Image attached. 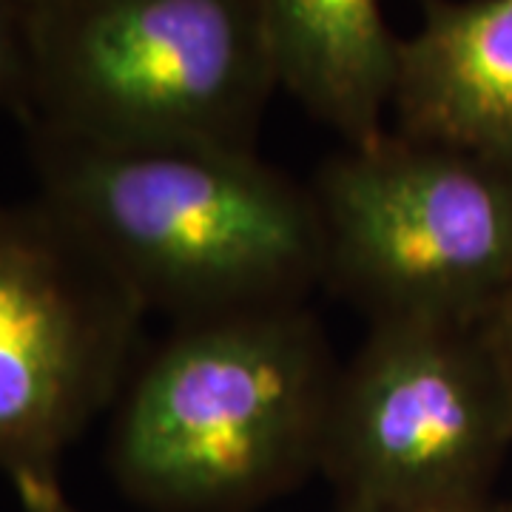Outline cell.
<instances>
[{
  "mask_svg": "<svg viewBox=\"0 0 512 512\" xmlns=\"http://www.w3.org/2000/svg\"><path fill=\"white\" fill-rule=\"evenodd\" d=\"M18 493L20 512H80L63 495L57 478H29L15 484Z\"/></svg>",
  "mask_w": 512,
  "mask_h": 512,
  "instance_id": "30bf717a",
  "label": "cell"
},
{
  "mask_svg": "<svg viewBox=\"0 0 512 512\" xmlns=\"http://www.w3.org/2000/svg\"><path fill=\"white\" fill-rule=\"evenodd\" d=\"M276 89L262 0H35L23 128L256 151Z\"/></svg>",
  "mask_w": 512,
  "mask_h": 512,
  "instance_id": "3957f363",
  "label": "cell"
},
{
  "mask_svg": "<svg viewBox=\"0 0 512 512\" xmlns=\"http://www.w3.org/2000/svg\"><path fill=\"white\" fill-rule=\"evenodd\" d=\"M322 285L376 322L481 325L512 299V165L399 131L316 165Z\"/></svg>",
  "mask_w": 512,
  "mask_h": 512,
  "instance_id": "277c9868",
  "label": "cell"
},
{
  "mask_svg": "<svg viewBox=\"0 0 512 512\" xmlns=\"http://www.w3.org/2000/svg\"><path fill=\"white\" fill-rule=\"evenodd\" d=\"M333 512H512V501H495L487 498L473 507H456V510H402V507H365V504H336Z\"/></svg>",
  "mask_w": 512,
  "mask_h": 512,
  "instance_id": "8fae6325",
  "label": "cell"
},
{
  "mask_svg": "<svg viewBox=\"0 0 512 512\" xmlns=\"http://www.w3.org/2000/svg\"><path fill=\"white\" fill-rule=\"evenodd\" d=\"M35 0H0V109L29 117V37Z\"/></svg>",
  "mask_w": 512,
  "mask_h": 512,
  "instance_id": "9c48e42d",
  "label": "cell"
},
{
  "mask_svg": "<svg viewBox=\"0 0 512 512\" xmlns=\"http://www.w3.org/2000/svg\"><path fill=\"white\" fill-rule=\"evenodd\" d=\"M37 194L148 313L188 322L299 305L322 285L308 183L256 151L103 146L29 126Z\"/></svg>",
  "mask_w": 512,
  "mask_h": 512,
  "instance_id": "6da1fadb",
  "label": "cell"
},
{
  "mask_svg": "<svg viewBox=\"0 0 512 512\" xmlns=\"http://www.w3.org/2000/svg\"><path fill=\"white\" fill-rule=\"evenodd\" d=\"M512 447V365L487 322H376L339 367L319 473L339 504L456 510Z\"/></svg>",
  "mask_w": 512,
  "mask_h": 512,
  "instance_id": "5b68a950",
  "label": "cell"
},
{
  "mask_svg": "<svg viewBox=\"0 0 512 512\" xmlns=\"http://www.w3.org/2000/svg\"><path fill=\"white\" fill-rule=\"evenodd\" d=\"M487 325L493 328L495 339L501 342V348L507 353V359H510L512 365V299L501 308L498 313H493L490 319H487Z\"/></svg>",
  "mask_w": 512,
  "mask_h": 512,
  "instance_id": "7c38bea8",
  "label": "cell"
},
{
  "mask_svg": "<svg viewBox=\"0 0 512 512\" xmlns=\"http://www.w3.org/2000/svg\"><path fill=\"white\" fill-rule=\"evenodd\" d=\"M148 311L52 205L0 202V470L57 478L114 407Z\"/></svg>",
  "mask_w": 512,
  "mask_h": 512,
  "instance_id": "8992f818",
  "label": "cell"
},
{
  "mask_svg": "<svg viewBox=\"0 0 512 512\" xmlns=\"http://www.w3.org/2000/svg\"><path fill=\"white\" fill-rule=\"evenodd\" d=\"M399 43L396 131L512 165V0H419Z\"/></svg>",
  "mask_w": 512,
  "mask_h": 512,
  "instance_id": "52a82bcc",
  "label": "cell"
},
{
  "mask_svg": "<svg viewBox=\"0 0 512 512\" xmlns=\"http://www.w3.org/2000/svg\"><path fill=\"white\" fill-rule=\"evenodd\" d=\"M336 373L305 302L174 322L111 407V476L151 512L259 510L319 473Z\"/></svg>",
  "mask_w": 512,
  "mask_h": 512,
  "instance_id": "7a4b0ae2",
  "label": "cell"
},
{
  "mask_svg": "<svg viewBox=\"0 0 512 512\" xmlns=\"http://www.w3.org/2000/svg\"><path fill=\"white\" fill-rule=\"evenodd\" d=\"M279 89L345 146L382 137L399 43L379 0H262Z\"/></svg>",
  "mask_w": 512,
  "mask_h": 512,
  "instance_id": "ba28073f",
  "label": "cell"
}]
</instances>
